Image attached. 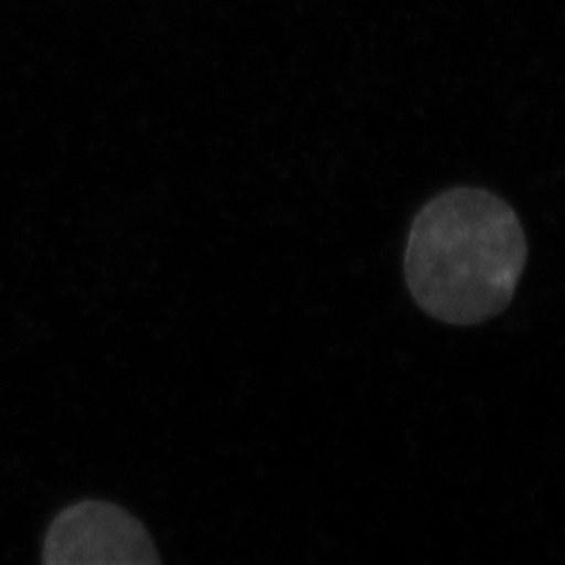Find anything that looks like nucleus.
Returning a JSON list of instances; mask_svg holds the SVG:
<instances>
[{
  "instance_id": "obj_2",
  "label": "nucleus",
  "mask_w": 565,
  "mask_h": 565,
  "mask_svg": "<svg viewBox=\"0 0 565 565\" xmlns=\"http://www.w3.org/2000/svg\"><path fill=\"white\" fill-rule=\"evenodd\" d=\"M42 565H162L145 525L105 501L63 509L44 539Z\"/></svg>"
},
{
  "instance_id": "obj_1",
  "label": "nucleus",
  "mask_w": 565,
  "mask_h": 565,
  "mask_svg": "<svg viewBox=\"0 0 565 565\" xmlns=\"http://www.w3.org/2000/svg\"><path fill=\"white\" fill-rule=\"evenodd\" d=\"M527 263L524 226L499 195L448 189L408 231L404 277L417 306L448 324H480L513 300Z\"/></svg>"
}]
</instances>
